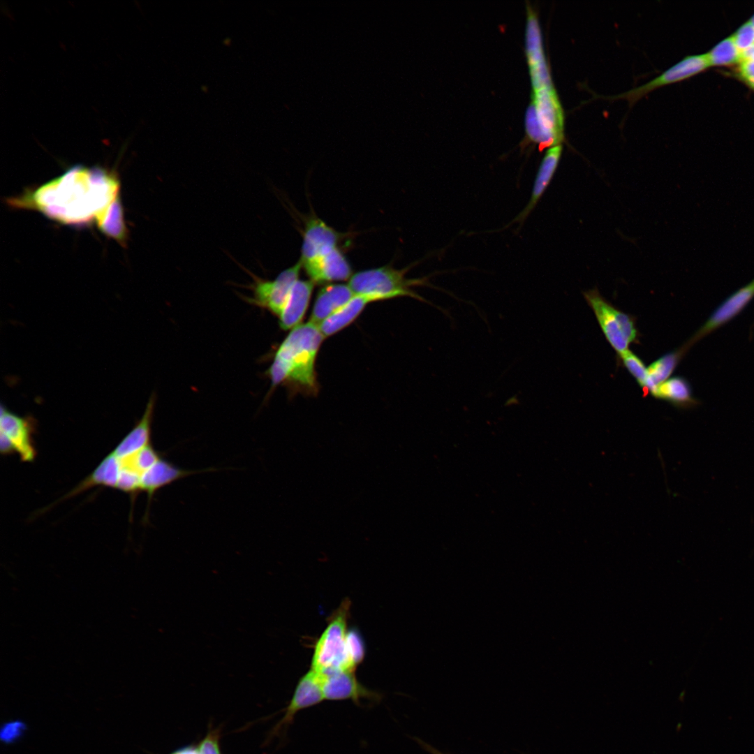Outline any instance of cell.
<instances>
[{"label": "cell", "instance_id": "cell-1", "mask_svg": "<svg viewBox=\"0 0 754 754\" xmlns=\"http://www.w3.org/2000/svg\"><path fill=\"white\" fill-rule=\"evenodd\" d=\"M324 339L318 325L311 321L292 329L268 369L272 386L284 384L306 394L316 393L315 362Z\"/></svg>", "mask_w": 754, "mask_h": 754}, {"label": "cell", "instance_id": "cell-2", "mask_svg": "<svg viewBox=\"0 0 754 754\" xmlns=\"http://www.w3.org/2000/svg\"><path fill=\"white\" fill-rule=\"evenodd\" d=\"M340 239V234L320 219L312 216L306 220L299 261L315 284L351 277L350 265L339 249Z\"/></svg>", "mask_w": 754, "mask_h": 754}, {"label": "cell", "instance_id": "cell-3", "mask_svg": "<svg viewBox=\"0 0 754 754\" xmlns=\"http://www.w3.org/2000/svg\"><path fill=\"white\" fill-rule=\"evenodd\" d=\"M350 603L348 599L330 617L327 626L317 641L311 669L320 674L337 670L355 671L348 644L347 619Z\"/></svg>", "mask_w": 754, "mask_h": 754}, {"label": "cell", "instance_id": "cell-4", "mask_svg": "<svg viewBox=\"0 0 754 754\" xmlns=\"http://www.w3.org/2000/svg\"><path fill=\"white\" fill-rule=\"evenodd\" d=\"M424 283V279L406 278L404 269L385 266L358 272L351 276L348 285L355 295L378 294L386 300L411 297L425 302L411 288Z\"/></svg>", "mask_w": 754, "mask_h": 754}, {"label": "cell", "instance_id": "cell-5", "mask_svg": "<svg viewBox=\"0 0 754 754\" xmlns=\"http://www.w3.org/2000/svg\"><path fill=\"white\" fill-rule=\"evenodd\" d=\"M302 269L301 263L298 261L282 271L274 279L267 280L254 276L253 283L251 284L252 296L246 299L251 304L266 309L279 316L294 284L299 279Z\"/></svg>", "mask_w": 754, "mask_h": 754}, {"label": "cell", "instance_id": "cell-6", "mask_svg": "<svg viewBox=\"0 0 754 754\" xmlns=\"http://www.w3.org/2000/svg\"><path fill=\"white\" fill-rule=\"evenodd\" d=\"M532 103L540 128V148L559 145L564 139V115L553 87L533 90Z\"/></svg>", "mask_w": 754, "mask_h": 754}, {"label": "cell", "instance_id": "cell-7", "mask_svg": "<svg viewBox=\"0 0 754 754\" xmlns=\"http://www.w3.org/2000/svg\"><path fill=\"white\" fill-rule=\"evenodd\" d=\"M33 417H21L1 406L0 436L6 439L23 462H33L36 456L33 435L36 430Z\"/></svg>", "mask_w": 754, "mask_h": 754}, {"label": "cell", "instance_id": "cell-8", "mask_svg": "<svg viewBox=\"0 0 754 754\" xmlns=\"http://www.w3.org/2000/svg\"><path fill=\"white\" fill-rule=\"evenodd\" d=\"M709 66L706 54L688 56L649 82L609 98H623L631 105L658 87L688 78Z\"/></svg>", "mask_w": 754, "mask_h": 754}, {"label": "cell", "instance_id": "cell-9", "mask_svg": "<svg viewBox=\"0 0 754 754\" xmlns=\"http://www.w3.org/2000/svg\"><path fill=\"white\" fill-rule=\"evenodd\" d=\"M323 700L321 677L311 669L298 681L284 714L274 727L272 734L274 736L285 730L292 724L298 712L318 704Z\"/></svg>", "mask_w": 754, "mask_h": 754}, {"label": "cell", "instance_id": "cell-10", "mask_svg": "<svg viewBox=\"0 0 754 754\" xmlns=\"http://www.w3.org/2000/svg\"><path fill=\"white\" fill-rule=\"evenodd\" d=\"M355 671L337 670L320 674L324 700L332 701H375L379 695L363 686L355 676Z\"/></svg>", "mask_w": 754, "mask_h": 754}, {"label": "cell", "instance_id": "cell-11", "mask_svg": "<svg viewBox=\"0 0 754 754\" xmlns=\"http://www.w3.org/2000/svg\"><path fill=\"white\" fill-rule=\"evenodd\" d=\"M583 295L593 310L606 339L617 355L628 350L630 343L621 328L618 317L619 309L603 297L597 289L584 292Z\"/></svg>", "mask_w": 754, "mask_h": 754}, {"label": "cell", "instance_id": "cell-12", "mask_svg": "<svg viewBox=\"0 0 754 754\" xmlns=\"http://www.w3.org/2000/svg\"><path fill=\"white\" fill-rule=\"evenodd\" d=\"M526 49L533 90L554 86L542 48L541 33L537 16L528 6Z\"/></svg>", "mask_w": 754, "mask_h": 754}, {"label": "cell", "instance_id": "cell-13", "mask_svg": "<svg viewBox=\"0 0 754 754\" xmlns=\"http://www.w3.org/2000/svg\"><path fill=\"white\" fill-rule=\"evenodd\" d=\"M754 297V279L725 300L704 324L682 346L687 351L694 343L737 316Z\"/></svg>", "mask_w": 754, "mask_h": 754}, {"label": "cell", "instance_id": "cell-14", "mask_svg": "<svg viewBox=\"0 0 754 754\" xmlns=\"http://www.w3.org/2000/svg\"><path fill=\"white\" fill-rule=\"evenodd\" d=\"M155 403L156 396L152 394L140 420L110 453L118 458H122L133 454L151 444V423Z\"/></svg>", "mask_w": 754, "mask_h": 754}, {"label": "cell", "instance_id": "cell-15", "mask_svg": "<svg viewBox=\"0 0 754 754\" xmlns=\"http://www.w3.org/2000/svg\"><path fill=\"white\" fill-rule=\"evenodd\" d=\"M386 300L378 294L355 295L345 305L318 325L325 338L330 337L353 323L371 302Z\"/></svg>", "mask_w": 754, "mask_h": 754}, {"label": "cell", "instance_id": "cell-16", "mask_svg": "<svg viewBox=\"0 0 754 754\" xmlns=\"http://www.w3.org/2000/svg\"><path fill=\"white\" fill-rule=\"evenodd\" d=\"M315 283L311 280L298 279L294 284L290 295L279 318L280 327L283 330H292L300 325L309 306Z\"/></svg>", "mask_w": 754, "mask_h": 754}, {"label": "cell", "instance_id": "cell-17", "mask_svg": "<svg viewBox=\"0 0 754 754\" xmlns=\"http://www.w3.org/2000/svg\"><path fill=\"white\" fill-rule=\"evenodd\" d=\"M562 153L561 145L549 147L546 151L539 167L533 184L531 199L524 209L512 220L510 223L518 222L522 224L534 209L540 198L549 186L558 167Z\"/></svg>", "mask_w": 754, "mask_h": 754}, {"label": "cell", "instance_id": "cell-18", "mask_svg": "<svg viewBox=\"0 0 754 754\" xmlns=\"http://www.w3.org/2000/svg\"><path fill=\"white\" fill-rule=\"evenodd\" d=\"M355 295L348 284L323 286L317 294L309 321L319 325L345 305Z\"/></svg>", "mask_w": 754, "mask_h": 754}, {"label": "cell", "instance_id": "cell-19", "mask_svg": "<svg viewBox=\"0 0 754 754\" xmlns=\"http://www.w3.org/2000/svg\"><path fill=\"white\" fill-rule=\"evenodd\" d=\"M196 473L198 472L181 468L161 457L141 476L140 491L147 494L149 503L160 489Z\"/></svg>", "mask_w": 754, "mask_h": 754}, {"label": "cell", "instance_id": "cell-20", "mask_svg": "<svg viewBox=\"0 0 754 754\" xmlns=\"http://www.w3.org/2000/svg\"><path fill=\"white\" fill-rule=\"evenodd\" d=\"M651 395L677 408H686L697 404L688 380L681 376L669 378L658 385Z\"/></svg>", "mask_w": 754, "mask_h": 754}, {"label": "cell", "instance_id": "cell-21", "mask_svg": "<svg viewBox=\"0 0 754 754\" xmlns=\"http://www.w3.org/2000/svg\"><path fill=\"white\" fill-rule=\"evenodd\" d=\"M685 353L682 348L670 352L660 357L647 367L648 392L652 394L658 385L670 378Z\"/></svg>", "mask_w": 754, "mask_h": 754}, {"label": "cell", "instance_id": "cell-22", "mask_svg": "<svg viewBox=\"0 0 754 754\" xmlns=\"http://www.w3.org/2000/svg\"><path fill=\"white\" fill-rule=\"evenodd\" d=\"M100 228L107 235L124 241L126 228L123 222L121 207L117 198L98 220Z\"/></svg>", "mask_w": 754, "mask_h": 754}, {"label": "cell", "instance_id": "cell-23", "mask_svg": "<svg viewBox=\"0 0 754 754\" xmlns=\"http://www.w3.org/2000/svg\"><path fill=\"white\" fill-rule=\"evenodd\" d=\"M706 54L710 66L732 64L739 62L741 58V52L732 36L721 41Z\"/></svg>", "mask_w": 754, "mask_h": 754}, {"label": "cell", "instance_id": "cell-24", "mask_svg": "<svg viewBox=\"0 0 754 754\" xmlns=\"http://www.w3.org/2000/svg\"><path fill=\"white\" fill-rule=\"evenodd\" d=\"M618 356L619 362L635 379L643 391L648 393V370L642 360L629 350L618 355Z\"/></svg>", "mask_w": 754, "mask_h": 754}, {"label": "cell", "instance_id": "cell-25", "mask_svg": "<svg viewBox=\"0 0 754 754\" xmlns=\"http://www.w3.org/2000/svg\"><path fill=\"white\" fill-rule=\"evenodd\" d=\"M219 729H212L197 746L200 754H221L220 746Z\"/></svg>", "mask_w": 754, "mask_h": 754}, {"label": "cell", "instance_id": "cell-26", "mask_svg": "<svg viewBox=\"0 0 754 754\" xmlns=\"http://www.w3.org/2000/svg\"><path fill=\"white\" fill-rule=\"evenodd\" d=\"M732 36L737 47L743 52L754 45V27L748 22Z\"/></svg>", "mask_w": 754, "mask_h": 754}, {"label": "cell", "instance_id": "cell-27", "mask_svg": "<svg viewBox=\"0 0 754 754\" xmlns=\"http://www.w3.org/2000/svg\"><path fill=\"white\" fill-rule=\"evenodd\" d=\"M526 131L529 140L540 145L542 140L541 132L536 117L535 107L532 102L526 114Z\"/></svg>", "mask_w": 754, "mask_h": 754}, {"label": "cell", "instance_id": "cell-28", "mask_svg": "<svg viewBox=\"0 0 754 754\" xmlns=\"http://www.w3.org/2000/svg\"><path fill=\"white\" fill-rule=\"evenodd\" d=\"M170 754H200L198 746H188L179 748Z\"/></svg>", "mask_w": 754, "mask_h": 754}, {"label": "cell", "instance_id": "cell-29", "mask_svg": "<svg viewBox=\"0 0 754 754\" xmlns=\"http://www.w3.org/2000/svg\"><path fill=\"white\" fill-rule=\"evenodd\" d=\"M749 22H750L751 23V24H752V25H753V26L754 27V16H753V17H752V18H751V19L750 20V21H749Z\"/></svg>", "mask_w": 754, "mask_h": 754}, {"label": "cell", "instance_id": "cell-30", "mask_svg": "<svg viewBox=\"0 0 754 754\" xmlns=\"http://www.w3.org/2000/svg\"><path fill=\"white\" fill-rule=\"evenodd\" d=\"M754 89V80L748 83Z\"/></svg>", "mask_w": 754, "mask_h": 754}]
</instances>
